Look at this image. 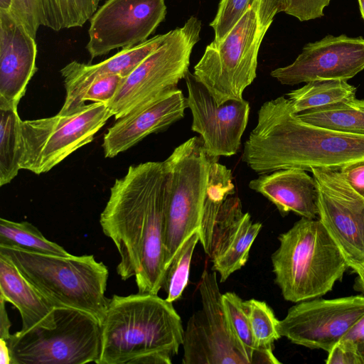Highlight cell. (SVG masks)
Instances as JSON below:
<instances>
[{
  "mask_svg": "<svg viewBox=\"0 0 364 364\" xmlns=\"http://www.w3.org/2000/svg\"><path fill=\"white\" fill-rule=\"evenodd\" d=\"M100 223L119 254L121 279L134 277L138 292L158 294L166 272L164 162L130 166L116 179Z\"/></svg>",
  "mask_w": 364,
  "mask_h": 364,
  "instance_id": "6da1fadb",
  "label": "cell"
},
{
  "mask_svg": "<svg viewBox=\"0 0 364 364\" xmlns=\"http://www.w3.org/2000/svg\"><path fill=\"white\" fill-rule=\"evenodd\" d=\"M242 159L259 175L280 169L339 171L364 160V135L306 122L283 96L264 102L245 142Z\"/></svg>",
  "mask_w": 364,
  "mask_h": 364,
  "instance_id": "7a4b0ae2",
  "label": "cell"
},
{
  "mask_svg": "<svg viewBox=\"0 0 364 364\" xmlns=\"http://www.w3.org/2000/svg\"><path fill=\"white\" fill-rule=\"evenodd\" d=\"M184 329L173 306L158 296L113 295L101 323L97 364H171Z\"/></svg>",
  "mask_w": 364,
  "mask_h": 364,
  "instance_id": "3957f363",
  "label": "cell"
},
{
  "mask_svg": "<svg viewBox=\"0 0 364 364\" xmlns=\"http://www.w3.org/2000/svg\"><path fill=\"white\" fill-rule=\"evenodd\" d=\"M278 240L271 260L274 282L286 301L296 304L326 294L349 269L319 219L301 218Z\"/></svg>",
  "mask_w": 364,
  "mask_h": 364,
  "instance_id": "277c9868",
  "label": "cell"
},
{
  "mask_svg": "<svg viewBox=\"0 0 364 364\" xmlns=\"http://www.w3.org/2000/svg\"><path fill=\"white\" fill-rule=\"evenodd\" d=\"M21 274L55 308L90 314L102 323L109 299L105 296L109 269L92 255H48L0 245Z\"/></svg>",
  "mask_w": 364,
  "mask_h": 364,
  "instance_id": "5b68a950",
  "label": "cell"
},
{
  "mask_svg": "<svg viewBox=\"0 0 364 364\" xmlns=\"http://www.w3.org/2000/svg\"><path fill=\"white\" fill-rule=\"evenodd\" d=\"M279 12L280 0H254L223 39L206 46L193 74L218 105L244 100L257 75L261 43Z\"/></svg>",
  "mask_w": 364,
  "mask_h": 364,
  "instance_id": "8992f818",
  "label": "cell"
},
{
  "mask_svg": "<svg viewBox=\"0 0 364 364\" xmlns=\"http://www.w3.org/2000/svg\"><path fill=\"white\" fill-rule=\"evenodd\" d=\"M212 157L200 137L178 146L164 161L166 270L183 242L200 230L210 181Z\"/></svg>",
  "mask_w": 364,
  "mask_h": 364,
  "instance_id": "52a82bcc",
  "label": "cell"
},
{
  "mask_svg": "<svg viewBox=\"0 0 364 364\" xmlns=\"http://www.w3.org/2000/svg\"><path fill=\"white\" fill-rule=\"evenodd\" d=\"M201 28V21L191 16L183 26L170 31L166 40L124 80L107 104L116 120L178 89L179 81L188 72Z\"/></svg>",
  "mask_w": 364,
  "mask_h": 364,
  "instance_id": "ba28073f",
  "label": "cell"
},
{
  "mask_svg": "<svg viewBox=\"0 0 364 364\" xmlns=\"http://www.w3.org/2000/svg\"><path fill=\"white\" fill-rule=\"evenodd\" d=\"M55 326L17 331L6 341L11 364H85L99 358L101 324L84 311L55 309Z\"/></svg>",
  "mask_w": 364,
  "mask_h": 364,
  "instance_id": "9c48e42d",
  "label": "cell"
},
{
  "mask_svg": "<svg viewBox=\"0 0 364 364\" xmlns=\"http://www.w3.org/2000/svg\"><path fill=\"white\" fill-rule=\"evenodd\" d=\"M108 106L92 102L70 114L21 122L20 168L39 175L90 143L112 117Z\"/></svg>",
  "mask_w": 364,
  "mask_h": 364,
  "instance_id": "30bf717a",
  "label": "cell"
},
{
  "mask_svg": "<svg viewBox=\"0 0 364 364\" xmlns=\"http://www.w3.org/2000/svg\"><path fill=\"white\" fill-rule=\"evenodd\" d=\"M201 308L183 333V364H251L235 339L223 305L215 271L205 269L199 282Z\"/></svg>",
  "mask_w": 364,
  "mask_h": 364,
  "instance_id": "8fae6325",
  "label": "cell"
},
{
  "mask_svg": "<svg viewBox=\"0 0 364 364\" xmlns=\"http://www.w3.org/2000/svg\"><path fill=\"white\" fill-rule=\"evenodd\" d=\"M364 315V295L296 303L279 320L277 331L291 343L327 353Z\"/></svg>",
  "mask_w": 364,
  "mask_h": 364,
  "instance_id": "7c38bea8",
  "label": "cell"
},
{
  "mask_svg": "<svg viewBox=\"0 0 364 364\" xmlns=\"http://www.w3.org/2000/svg\"><path fill=\"white\" fill-rule=\"evenodd\" d=\"M318 191L319 220L337 244L349 268L364 264V198L339 171H311Z\"/></svg>",
  "mask_w": 364,
  "mask_h": 364,
  "instance_id": "4fadbf2b",
  "label": "cell"
},
{
  "mask_svg": "<svg viewBox=\"0 0 364 364\" xmlns=\"http://www.w3.org/2000/svg\"><path fill=\"white\" fill-rule=\"evenodd\" d=\"M166 15L165 0H107L90 19L86 49L94 58L141 44Z\"/></svg>",
  "mask_w": 364,
  "mask_h": 364,
  "instance_id": "5bb4252c",
  "label": "cell"
},
{
  "mask_svg": "<svg viewBox=\"0 0 364 364\" xmlns=\"http://www.w3.org/2000/svg\"><path fill=\"white\" fill-rule=\"evenodd\" d=\"M185 80L187 105L193 116L191 129L200 134L208 156L218 159L236 154L248 122L249 102L232 100L218 105L193 73L188 71Z\"/></svg>",
  "mask_w": 364,
  "mask_h": 364,
  "instance_id": "9a60e30c",
  "label": "cell"
},
{
  "mask_svg": "<svg viewBox=\"0 0 364 364\" xmlns=\"http://www.w3.org/2000/svg\"><path fill=\"white\" fill-rule=\"evenodd\" d=\"M364 70V38L327 35L306 44L290 65L270 75L282 85H295L319 80L348 81Z\"/></svg>",
  "mask_w": 364,
  "mask_h": 364,
  "instance_id": "2e32d148",
  "label": "cell"
},
{
  "mask_svg": "<svg viewBox=\"0 0 364 364\" xmlns=\"http://www.w3.org/2000/svg\"><path fill=\"white\" fill-rule=\"evenodd\" d=\"M35 39L10 11L0 10V108L18 109L37 70Z\"/></svg>",
  "mask_w": 364,
  "mask_h": 364,
  "instance_id": "e0dca14e",
  "label": "cell"
},
{
  "mask_svg": "<svg viewBox=\"0 0 364 364\" xmlns=\"http://www.w3.org/2000/svg\"><path fill=\"white\" fill-rule=\"evenodd\" d=\"M186 98L178 89L154 102L140 107L110 127L103 137L102 148L107 158L127 151L146 136L163 131L184 117Z\"/></svg>",
  "mask_w": 364,
  "mask_h": 364,
  "instance_id": "ac0fdd59",
  "label": "cell"
},
{
  "mask_svg": "<svg viewBox=\"0 0 364 364\" xmlns=\"http://www.w3.org/2000/svg\"><path fill=\"white\" fill-rule=\"evenodd\" d=\"M170 31L156 35L135 46L122 49L112 57L95 65L76 60L60 70L66 91L60 114H70L82 107V97L88 87L96 80L112 75L127 77L149 55L168 37Z\"/></svg>",
  "mask_w": 364,
  "mask_h": 364,
  "instance_id": "d6986e66",
  "label": "cell"
},
{
  "mask_svg": "<svg viewBox=\"0 0 364 364\" xmlns=\"http://www.w3.org/2000/svg\"><path fill=\"white\" fill-rule=\"evenodd\" d=\"M248 186L273 203L282 216L290 212L309 219L318 216L316 181L306 171L277 170L260 175Z\"/></svg>",
  "mask_w": 364,
  "mask_h": 364,
  "instance_id": "ffe728a7",
  "label": "cell"
},
{
  "mask_svg": "<svg viewBox=\"0 0 364 364\" xmlns=\"http://www.w3.org/2000/svg\"><path fill=\"white\" fill-rule=\"evenodd\" d=\"M0 297L18 310L22 321L20 331L55 326V309L13 262L2 255H0Z\"/></svg>",
  "mask_w": 364,
  "mask_h": 364,
  "instance_id": "44dd1931",
  "label": "cell"
},
{
  "mask_svg": "<svg viewBox=\"0 0 364 364\" xmlns=\"http://www.w3.org/2000/svg\"><path fill=\"white\" fill-rule=\"evenodd\" d=\"M262 229V223H254L248 213L238 211L213 242L208 257L213 269L224 282L247 262L250 248Z\"/></svg>",
  "mask_w": 364,
  "mask_h": 364,
  "instance_id": "7402d4cb",
  "label": "cell"
},
{
  "mask_svg": "<svg viewBox=\"0 0 364 364\" xmlns=\"http://www.w3.org/2000/svg\"><path fill=\"white\" fill-rule=\"evenodd\" d=\"M356 87L343 80H319L287 94L291 107L299 114L355 97Z\"/></svg>",
  "mask_w": 364,
  "mask_h": 364,
  "instance_id": "603a6c76",
  "label": "cell"
},
{
  "mask_svg": "<svg viewBox=\"0 0 364 364\" xmlns=\"http://www.w3.org/2000/svg\"><path fill=\"white\" fill-rule=\"evenodd\" d=\"M297 115L303 121L314 125L364 135V100L355 97Z\"/></svg>",
  "mask_w": 364,
  "mask_h": 364,
  "instance_id": "cb8c5ba5",
  "label": "cell"
},
{
  "mask_svg": "<svg viewBox=\"0 0 364 364\" xmlns=\"http://www.w3.org/2000/svg\"><path fill=\"white\" fill-rule=\"evenodd\" d=\"M222 301L231 331L251 364L281 363L273 354V348L257 347L241 298L234 292H226L222 294Z\"/></svg>",
  "mask_w": 364,
  "mask_h": 364,
  "instance_id": "d4e9b609",
  "label": "cell"
},
{
  "mask_svg": "<svg viewBox=\"0 0 364 364\" xmlns=\"http://www.w3.org/2000/svg\"><path fill=\"white\" fill-rule=\"evenodd\" d=\"M21 122L18 109L0 108V186L9 183L21 169Z\"/></svg>",
  "mask_w": 364,
  "mask_h": 364,
  "instance_id": "484cf974",
  "label": "cell"
},
{
  "mask_svg": "<svg viewBox=\"0 0 364 364\" xmlns=\"http://www.w3.org/2000/svg\"><path fill=\"white\" fill-rule=\"evenodd\" d=\"M102 0H41V25L53 31L82 26Z\"/></svg>",
  "mask_w": 364,
  "mask_h": 364,
  "instance_id": "4316f807",
  "label": "cell"
},
{
  "mask_svg": "<svg viewBox=\"0 0 364 364\" xmlns=\"http://www.w3.org/2000/svg\"><path fill=\"white\" fill-rule=\"evenodd\" d=\"M0 245L15 246L30 251L55 255H68L62 246L46 238L31 223L0 219Z\"/></svg>",
  "mask_w": 364,
  "mask_h": 364,
  "instance_id": "83f0119b",
  "label": "cell"
},
{
  "mask_svg": "<svg viewBox=\"0 0 364 364\" xmlns=\"http://www.w3.org/2000/svg\"><path fill=\"white\" fill-rule=\"evenodd\" d=\"M199 241L200 232L196 230L183 242L167 267L162 289L168 301L173 303L181 298L187 287L193 254Z\"/></svg>",
  "mask_w": 364,
  "mask_h": 364,
  "instance_id": "f1b7e54d",
  "label": "cell"
},
{
  "mask_svg": "<svg viewBox=\"0 0 364 364\" xmlns=\"http://www.w3.org/2000/svg\"><path fill=\"white\" fill-rule=\"evenodd\" d=\"M255 343L259 348H273L281 338L277 331L279 320L272 308L264 301L251 299L243 301Z\"/></svg>",
  "mask_w": 364,
  "mask_h": 364,
  "instance_id": "f546056e",
  "label": "cell"
},
{
  "mask_svg": "<svg viewBox=\"0 0 364 364\" xmlns=\"http://www.w3.org/2000/svg\"><path fill=\"white\" fill-rule=\"evenodd\" d=\"M254 0H220L217 13L210 26L215 41H220L239 21Z\"/></svg>",
  "mask_w": 364,
  "mask_h": 364,
  "instance_id": "4dcf8cb0",
  "label": "cell"
},
{
  "mask_svg": "<svg viewBox=\"0 0 364 364\" xmlns=\"http://www.w3.org/2000/svg\"><path fill=\"white\" fill-rule=\"evenodd\" d=\"M10 12L36 38L37 31L42 26L41 0H12Z\"/></svg>",
  "mask_w": 364,
  "mask_h": 364,
  "instance_id": "1f68e13d",
  "label": "cell"
},
{
  "mask_svg": "<svg viewBox=\"0 0 364 364\" xmlns=\"http://www.w3.org/2000/svg\"><path fill=\"white\" fill-rule=\"evenodd\" d=\"M331 0H280V12L306 21L323 16Z\"/></svg>",
  "mask_w": 364,
  "mask_h": 364,
  "instance_id": "d6a6232c",
  "label": "cell"
},
{
  "mask_svg": "<svg viewBox=\"0 0 364 364\" xmlns=\"http://www.w3.org/2000/svg\"><path fill=\"white\" fill-rule=\"evenodd\" d=\"M125 77L119 75H107L95 80L87 89L82 101L108 104L118 91Z\"/></svg>",
  "mask_w": 364,
  "mask_h": 364,
  "instance_id": "836d02e7",
  "label": "cell"
},
{
  "mask_svg": "<svg viewBox=\"0 0 364 364\" xmlns=\"http://www.w3.org/2000/svg\"><path fill=\"white\" fill-rule=\"evenodd\" d=\"M327 364H362L353 348L347 342L340 340L328 352Z\"/></svg>",
  "mask_w": 364,
  "mask_h": 364,
  "instance_id": "e575fe53",
  "label": "cell"
},
{
  "mask_svg": "<svg viewBox=\"0 0 364 364\" xmlns=\"http://www.w3.org/2000/svg\"><path fill=\"white\" fill-rule=\"evenodd\" d=\"M339 171L351 188L364 198V160L349 164Z\"/></svg>",
  "mask_w": 364,
  "mask_h": 364,
  "instance_id": "d590c367",
  "label": "cell"
},
{
  "mask_svg": "<svg viewBox=\"0 0 364 364\" xmlns=\"http://www.w3.org/2000/svg\"><path fill=\"white\" fill-rule=\"evenodd\" d=\"M341 340L345 341L353 348L362 364H364V315Z\"/></svg>",
  "mask_w": 364,
  "mask_h": 364,
  "instance_id": "8d00e7d4",
  "label": "cell"
},
{
  "mask_svg": "<svg viewBox=\"0 0 364 364\" xmlns=\"http://www.w3.org/2000/svg\"><path fill=\"white\" fill-rule=\"evenodd\" d=\"M5 305L6 301L0 297V338L8 341L11 336L10 333L11 322L9 318Z\"/></svg>",
  "mask_w": 364,
  "mask_h": 364,
  "instance_id": "74e56055",
  "label": "cell"
},
{
  "mask_svg": "<svg viewBox=\"0 0 364 364\" xmlns=\"http://www.w3.org/2000/svg\"><path fill=\"white\" fill-rule=\"evenodd\" d=\"M356 274L353 289L364 295V264L355 265L350 268Z\"/></svg>",
  "mask_w": 364,
  "mask_h": 364,
  "instance_id": "f35d334b",
  "label": "cell"
},
{
  "mask_svg": "<svg viewBox=\"0 0 364 364\" xmlns=\"http://www.w3.org/2000/svg\"><path fill=\"white\" fill-rule=\"evenodd\" d=\"M0 363L11 364V357L7 342L0 338Z\"/></svg>",
  "mask_w": 364,
  "mask_h": 364,
  "instance_id": "ab89813d",
  "label": "cell"
},
{
  "mask_svg": "<svg viewBox=\"0 0 364 364\" xmlns=\"http://www.w3.org/2000/svg\"><path fill=\"white\" fill-rule=\"evenodd\" d=\"M12 5V0H0V10L10 11Z\"/></svg>",
  "mask_w": 364,
  "mask_h": 364,
  "instance_id": "60d3db41",
  "label": "cell"
},
{
  "mask_svg": "<svg viewBox=\"0 0 364 364\" xmlns=\"http://www.w3.org/2000/svg\"><path fill=\"white\" fill-rule=\"evenodd\" d=\"M360 7V11L363 18L364 19V0H358Z\"/></svg>",
  "mask_w": 364,
  "mask_h": 364,
  "instance_id": "b9f144b4",
  "label": "cell"
}]
</instances>
